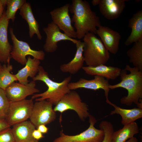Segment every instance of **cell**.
Segmentation results:
<instances>
[{
  "instance_id": "25",
  "label": "cell",
  "mask_w": 142,
  "mask_h": 142,
  "mask_svg": "<svg viewBox=\"0 0 142 142\" xmlns=\"http://www.w3.org/2000/svg\"><path fill=\"white\" fill-rule=\"evenodd\" d=\"M130 62L134 67L142 71V40L134 43L126 52Z\"/></svg>"
},
{
  "instance_id": "18",
  "label": "cell",
  "mask_w": 142,
  "mask_h": 142,
  "mask_svg": "<svg viewBox=\"0 0 142 142\" xmlns=\"http://www.w3.org/2000/svg\"><path fill=\"white\" fill-rule=\"evenodd\" d=\"M12 126V131L16 142H38L32 136L36 128L30 121H25Z\"/></svg>"
},
{
  "instance_id": "37",
  "label": "cell",
  "mask_w": 142,
  "mask_h": 142,
  "mask_svg": "<svg viewBox=\"0 0 142 142\" xmlns=\"http://www.w3.org/2000/svg\"><path fill=\"white\" fill-rule=\"evenodd\" d=\"M2 66L1 65L0 63V70L1 69V68L2 67Z\"/></svg>"
},
{
  "instance_id": "33",
  "label": "cell",
  "mask_w": 142,
  "mask_h": 142,
  "mask_svg": "<svg viewBox=\"0 0 142 142\" xmlns=\"http://www.w3.org/2000/svg\"><path fill=\"white\" fill-rule=\"evenodd\" d=\"M7 2V0H0V19L4 12V7L6 5Z\"/></svg>"
},
{
  "instance_id": "34",
  "label": "cell",
  "mask_w": 142,
  "mask_h": 142,
  "mask_svg": "<svg viewBox=\"0 0 142 142\" xmlns=\"http://www.w3.org/2000/svg\"><path fill=\"white\" fill-rule=\"evenodd\" d=\"M42 134H45L47 133L48 131V129L44 124H41L39 125L37 128Z\"/></svg>"
},
{
  "instance_id": "24",
  "label": "cell",
  "mask_w": 142,
  "mask_h": 142,
  "mask_svg": "<svg viewBox=\"0 0 142 142\" xmlns=\"http://www.w3.org/2000/svg\"><path fill=\"white\" fill-rule=\"evenodd\" d=\"M139 132L138 124L135 122L124 125L122 129L114 131L112 142H125Z\"/></svg>"
},
{
  "instance_id": "12",
  "label": "cell",
  "mask_w": 142,
  "mask_h": 142,
  "mask_svg": "<svg viewBox=\"0 0 142 142\" xmlns=\"http://www.w3.org/2000/svg\"><path fill=\"white\" fill-rule=\"evenodd\" d=\"M36 87V82L33 81L26 84L14 82L5 90L7 98L11 102L25 99L27 96L39 92Z\"/></svg>"
},
{
  "instance_id": "32",
  "label": "cell",
  "mask_w": 142,
  "mask_h": 142,
  "mask_svg": "<svg viewBox=\"0 0 142 142\" xmlns=\"http://www.w3.org/2000/svg\"><path fill=\"white\" fill-rule=\"evenodd\" d=\"M11 126L5 119L0 118V131Z\"/></svg>"
},
{
  "instance_id": "19",
  "label": "cell",
  "mask_w": 142,
  "mask_h": 142,
  "mask_svg": "<svg viewBox=\"0 0 142 142\" xmlns=\"http://www.w3.org/2000/svg\"><path fill=\"white\" fill-rule=\"evenodd\" d=\"M82 69L90 75H99L109 80H115L119 76L121 69L116 67L100 64L96 66H83Z\"/></svg>"
},
{
  "instance_id": "3",
  "label": "cell",
  "mask_w": 142,
  "mask_h": 142,
  "mask_svg": "<svg viewBox=\"0 0 142 142\" xmlns=\"http://www.w3.org/2000/svg\"><path fill=\"white\" fill-rule=\"evenodd\" d=\"M72 77L69 76L65 78L61 82H57L52 80L48 73L43 67L40 65L38 74L32 78L33 81H40L45 83L48 87L45 91L40 94H34L31 98L36 101L46 100L55 105L66 94L71 90L68 87Z\"/></svg>"
},
{
  "instance_id": "8",
  "label": "cell",
  "mask_w": 142,
  "mask_h": 142,
  "mask_svg": "<svg viewBox=\"0 0 142 142\" xmlns=\"http://www.w3.org/2000/svg\"><path fill=\"white\" fill-rule=\"evenodd\" d=\"M34 104L32 98L11 102L5 119L11 126L27 120L31 116Z\"/></svg>"
},
{
  "instance_id": "14",
  "label": "cell",
  "mask_w": 142,
  "mask_h": 142,
  "mask_svg": "<svg viewBox=\"0 0 142 142\" xmlns=\"http://www.w3.org/2000/svg\"><path fill=\"white\" fill-rule=\"evenodd\" d=\"M96 34L100 39L107 50L113 54L118 52L121 37L119 33L109 27L101 25L96 31Z\"/></svg>"
},
{
  "instance_id": "30",
  "label": "cell",
  "mask_w": 142,
  "mask_h": 142,
  "mask_svg": "<svg viewBox=\"0 0 142 142\" xmlns=\"http://www.w3.org/2000/svg\"><path fill=\"white\" fill-rule=\"evenodd\" d=\"M0 142H16L10 127L0 131Z\"/></svg>"
},
{
  "instance_id": "15",
  "label": "cell",
  "mask_w": 142,
  "mask_h": 142,
  "mask_svg": "<svg viewBox=\"0 0 142 142\" xmlns=\"http://www.w3.org/2000/svg\"><path fill=\"white\" fill-rule=\"evenodd\" d=\"M9 20L7 18L5 11L0 19V62L9 64L11 58L12 46L9 42L8 28Z\"/></svg>"
},
{
  "instance_id": "5",
  "label": "cell",
  "mask_w": 142,
  "mask_h": 142,
  "mask_svg": "<svg viewBox=\"0 0 142 142\" xmlns=\"http://www.w3.org/2000/svg\"><path fill=\"white\" fill-rule=\"evenodd\" d=\"M53 109L55 112H59L61 114L68 110H73L83 121L90 115L88 105L82 102L79 94L75 91L70 90L65 95Z\"/></svg>"
},
{
  "instance_id": "31",
  "label": "cell",
  "mask_w": 142,
  "mask_h": 142,
  "mask_svg": "<svg viewBox=\"0 0 142 142\" xmlns=\"http://www.w3.org/2000/svg\"><path fill=\"white\" fill-rule=\"evenodd\" d=\"M32 136L35 140L38 141L44 137L43 134L37 129H35L33 131L32 133Z\"/></svg>"
},
{
  "instance_id": "29",
  "label": "cell",
  "mask_w": 142,
  "mask_h": 142,
  "mask_svg": "<svg viewBox=\"0 0 142 142\" xmlns=\"http://www.w3.org/2000/svg\"><path fill=\"white\" fill-rule=\"evenodd\" d=\"M99 126L104 133V138L102 142H112V136L114 131L112 124L110 122L103 120L100 123Z\"/></svg>"
},
{
  "instance_id": "20",
  "label": "cell",
  "mask_w": 142,
  "mask_h": 142,
  "mask_svg": "<svg viewBox=\"0 0 142 142\" xmlns=\"http://www.w3.org/2000/svg\"><path fill=\"white\" fill-rule=\"evenodd\" d=\"M25 66L19 70L16 75L19 82L23 84L28 83L29 77L32 78L35 77L38 73L40 63V60L30 56L28 57Z\"/></svg>"
},
{
  "instance_id": "26",
  "label": "cell",
  "mask_w": 142,
  "mask_h": 142,
  "mask_svg": "<svg viewBox=\"0 0 142 142\" xmlns=\"http://www.w3.org/2000/svg\"><path fill=\"white\" fill-rule=\"evenodd\" d=\"M13 69L12 65L4 64L0 70V88L5 90L17 79L16 74L11 72Z\"/></svg>"
},
{
  "instance_id": "16",
  "label": "cell",
  "mask_w": 142,
  "mask_h": 142,
  "mask_svg": "<svg viewBox=\"0 0 142 142\" xmlns=\"http://www.w3.org/2000/svg\"><path fill=\"white\" fill-rule=\"evenodd\" d=\"M126 0H100V12L106 18L111 20L119 17L124 10Z\"/></svg>"
},
{
  "instance_id": "23",
  "label": "cell",
  "mask_w": 142,
  "mask_h": 142,
  "mask_svg": "<svg viewBox=\"0 0 142 142\" xmlns=\"http://www.w3.org/2000/svg\"><path fill=\"white\" fill-rule=\"evenodd\" d=\"M106 101L107 103L114 108V109L111 111L110 114H119L121 117V123L123 125L134 122L142 117V109L138 108L130 109H124L112 103L109 100Z\"/></svg>"
},
{
  "instance_id": "6",
  "label": "cell",
  "mask_w": 142,
  "mask_h": 142,
  "mask_svg": "<svg viewBox=\"0 0 142 142\" xmlns=\"http://www.w3.org/2000/svg\"><path fill=\"white\" fill-rule=\"evenodd\" d=\"M9 31L13 42L10 53L11 58L22 65H25L27 60L26 57L28 55L40 60L44 59L45 54L43 51L32 49L28 43L19 40L17 38L12 28H10Z\"/></svg>"
},
{
  "instance_id": "7",
  "label": "cell",
  "mask_w": 142,
  "mask_h": 142,
  "mask_svg": "<svg viewBox=\"0 0 142 142\" xmlns=\"http://www.w3.org/2000/svg\"><path fill=\"white\" fill-rule=\"evenodd\" d=\"M89 118L90 125L84 131L74 135H66L61 132L60 136L53 142H102L104 136L103 130L95 127L97 120L94 117L90 115Z\"/></svg>"
},
{
  "instance_id": "17",
  "label": "cell",
  "mask_w": 142,
  "mask_h": 142,
  "mask_svg": "<svg viewBox=\"0 0 142 142\" xmlns=\"http://www.w3.org/2000/svg\"><path fill=\"white\" fill-rule=\"evenodd\" d=\"M77 50L73 58L69 62L60 65V69L62 72L72 74L77 73L83 67L84 59L83 55L84 43L80 40L75 44Z\"/></svg>"
},
{
  "instance_id": "10",
  "label": "cell",
  "mask_w": 142,
  "mask_h": 142,
  "mask_svg": "<svg viewBox=\"0 0 142 142\" xmlns=\"http://www.w3.org/2000/svg\"><path fill=\"white\" fill-rule=\"evenodd\" d=\"M70 5L67 3L54 9L50 12V14L52 21L59 29L68 37L74 39L77 38L76 33L69 13Z\"/></svg>"
},
{
  "instance_id": "1",
  "label": "cell",
  "mask_w": 142,
  "mask_h": 142,
  "mask_svg": "<svg viewBox=\"0 0 142 142\" xmlns=\"http://www.w3.org/2000/svg\"><path fill=\"white\" fill-rule=\"evenodd\" d=\"M69 11L73 15L71 19L76 29L77 38L80 40L89 33L96 34L98 28L101 25L99 18L91 9L87 1L73 0Z\"/></svg>"
},
{
  "instance_id": "27",
  "label": "cell",
  "mask_w": 142,
  "mask_h": 142,
  "mask_svg": "<svg viewBox=\"0 0 142 142\" xmlns=\"http://www.w3.org/2000/svg\"><path fill=\"white\" fill-rule=\"evenodd\" d=\"M26 2V0H7V9L5 11L7 18L14 22L17 12Z\"/></svg>"
},
{
  "instance_id": "11",
  "label": "cell",
  "mask_w": 142,
  "mask_h": 142,
  "mask_svg": "<svg viewBox=\"0 0 142 142\" xmlns=\"http://www.w3.org/2000/svg\"><path fill=\"white\" fill-rule=\"evenodd\" d=\"M46 36L43 46L44 50L49 53L55 52L58 48V43L63 40H68L76 44L77 40L68 37L60 31L57 26L52 21L43 28Z\"/></svg>"
},
{
  "instance_id": "21",
  "label": "cell",
  "mask_w": 142,
  "mask_h": 142,
  "mask_svg": "<svg viewBox=\"0 0 142 142\" xmlns=\"http://www.w3.org/2000/svg\"><path fill=\"white\" fill-rule=\"evenodd\" d=\"M128 27L131 28V32L125 42L126 46L142 40V10L133 15L129 21Z\"/></svg>"
},
{
  "instance_id": "13",
  "label": "cell",
  "mask_w": 142,
  "mask_h": 142,
  "mask_svg": "<svg viewBox=\"0 0 142 142\" xmlns=\"http://www.w3.org/2000/svg\"><path fill=\"white\" fill-rule=\"evenodd\" d=\"M94 79L87 80L81 78L75 82H70L68 84L70 90L85 88L94 90L102 89L104 90L106 100H108V93L110 90L108 80L99 75H95Z\"/></svg>"
},
{
  "instance_id": "9",
  "label": "cell",
  "mask_w": 142,
  "mask_h": 142,
  "mask_svg": "<svg viewBox=\"0 0 142 142\" xmlns=\"http://www.w3.org/2000/svg\"><path fill=\"white\" fill-rule=\"evenodd\" d=\"M53 104L46 100L36 101L34 104L30 121L36 128L41 124L46 125L54 121L56 117Z\"/></svg>"
},
{
  "instance_id": "22",
  "label": "cell",
  "mask_w": 142,
  "mask_h": 142,
  "mask_svg": "<svg viewBox=\"0 0 142 142\" xmlns=\"http://www.w3.org/2000/svg\"><path fill=\"white\" fill-rule=\"evenodd\" d=\"M19 14L28 24L29 37L32 38L36 34L38 39L41 40L42 37L39 30V25L34 17L30 4L25 3L20 9Z\"/></svg>"
},
{
  "instance_id": "35",
  "label": "cell",
  "mask_w": 142,
  "mask_h": 142,
  "mask_svg": "<svg viewBox=\"0 0 142 142\" xmlns=\"http://www.w3.org/2000/svg\"><path fill=\"white\" fill-rule=\"evenodd\" d=\"M125 142H138V140L136 137H133Z\"/></svg>"
},
{
  "instance_id": "2",
  "label": "cell",
  "mask_w": 142,
  "mask_h": 142,
  "mask_svg": "<svg viewBox=\"0 0 142 142\" xmlns=\"http://www.w3.org/2000/svg\"><path fill=\"white\" fill-rule=\"evenodd\" d=\"M119 76L121 81L115 85H110V89L119 88L125 89L128 95L121 98V103L128 106L134 103L142 109V71L126 65L121 70Z\"/></svg>"
},
{
  "instance_id": "36",
  "label": "cell",
  "mask_w": 142,
  "mask_h": 142,
  "mask_svg": "<svg viewBox=\"0 0 142 142\" xmlns=\"http://www.w3.org/2000/svg\"><path fill=\"white\" fill-rule=\"evenodd\" d=\"M100 0H93L92 1V3L94 6L98 5L100 2Z\"/></svg>"
},
{
  "instance_id": "28",
  "label": "cell",
  "mask_w": 142,
  "mask_h": 142,
  "mask_svg": "<svg viewBox=\"0 0 142 142\" xmlns=\"http://www.w3.org/2000/svg\"><path fill=\"white\" fill-rule=\"evenodd\" d=\"M10 103L5 90L0 88V118L5 119Z\"/></svg>"
},
{
  "instance_id": "4",
  "label": "cell",
  "mask_w": 142,
  "mask_h": 142,
  "mask_svg": "<svg viewBox=\"0 0 142 142\" xmlns=\"http://www.w3.org/2000/svg\"><path fill=\"white\" fill-rule=\"evenodd\" d=\"M83 39V55L86 65L94 67L105 65L110 59V53L100 39L91 33L87 34Z\"/></svg>"
}]
</instances>
